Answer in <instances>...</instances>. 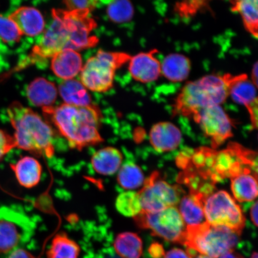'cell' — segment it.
Listing matches in <instances>:
<instances>
[{"instance_id": "cell-23", "label": "cell", "mask_w": 258, "mask_h": 258, "mask_svg": "<svg viewBox=\"0 0 258 258\" xmlns=\"http://www.w3.org/2000/svg\"><path fill=\"white\" fill-rule=\"evenodd\" d=\"M230 3L231 11L240 15L245 29L253 37L258 38V0H242Z\"/></svg>"}, {"instance_id": "cell-26", "label": "cell", "mask_w": 258, "mask_h": 258, "mask_svg": "<svg viewBox=\"0 0 258 258\" xmlns=\"http://www.w3.org/2000/svg\"><path fill=\"white\" fill-rule=\"evenodd\" d=\"M230 96L234 102L246 107L257 96L256 88L246 74H240L235 76L231 84Z\"/></svg>"}, {"instance_id": "cell-16", "label": "cell", "mask_w": 258, "mask_h": 258, "mask_svg": "<svg viewBox=\"0 0 258 258\" xmlns=\"http://www.w3.org/2000/svg\"><path fill=\"white\" fill-rule=\"evenodd\" d=\"M123 157L117 148L105 147L93 155L91 163L93 169L99 175H114L120 169Z\"/></svg>"}, {"instance_id": "cell-29", "label": "cell", "mask_w": 258, "mask_h": 258, "mask_svg": "<svg viewBox=\"0 0 258 258\" xmlns=\"http://www.w3.org/2000/svg\"><path fill=\"white\" fill-rule=\"evenodd\" d=\"M106 14L111 21L122 24L130 21L134 15V8L130 2L126 0L113 1L109 3Z\"/></svg>"}, {"instance_id": "cell-12", "label": "cell", "mask_w": 258, "mask_h": 258, "mask_svg": "<svg viewBox=\"0 0 258 258\" xmlns=\"http://www.w3.org/2000/svg\"><path fill=\"white\" fill-rule=\"evenodd\" d=\"M156 49L138 53L129 60V72L135 80L143 83L154 82L161 74V63L155 54Z\"/></svg>"}, {"instance_id": "cell-27", "label": "cell", "mask_w": 258, "mask_h": 258, "mask_svg": "<svg viewBox=\"0 0 258 258\" xmlns=\"http://www.w3.org/2000/svg\"><path fill=\"white\" fill-rule=\"evenodd\" d=\"M145 180L143 170L136 163H125L118 171V184L127 191H133L143 186Z\"/></svg>"}, {"instance_id": "cell-28", "label": "cell", "mask_w": 258, "mask_h": 258, "mask_svg": "<svg viewBox=\"0 0 258 258\" xmlns=\"http://www.w3.org/2000/svg\"><path fill=\"white\" fill-rule=\"evenodd\" d=\"M115 208L121 215L133 218L143 212L140 196L134 191L121 193L116 199Z\"/></svg>"}, {"instance_id": "cell-38", "label": "cell", "mask_w": 258, "mask_h": 258, "mask_svg": "<svg viewBox=\"0 0 258 258\" xmlns=\"http://www.w3.org/2000/svg\"><path fill=\"white\" fill-rule=\"evenodd\" d=\"M250 217L253 224L258 227V201L251 208Z\"/></svg>"}, {"instance_id": "cell-10", "label": "cell", "mask_w": 258, "mask_h": 258, "mask_svg": "<svg viewBox=\"0 0 258 258\" xmlns=\"http://www.w3.org/2000/svg\"><path fill=\"white\" fill-rule=\"evenodd\" d=\"M194 120L201 125L204 134L211 139L213 149L233 137V123L220 105L209 106L203 109Z\"/></svg>"}, {"instance_id": "cell-15", "label": "cell", "mask_w": 258, "mask_h": 258, "mask_svg": "<svg viewBox=\"0 0 258 258\" xmlns=\"http://www.w3.org/2000/svg\"><path fill=\"white\" fill-rule=\"evenodd\" d=\"M83 67L82 56L75 50H64L51 58V70L64 80L73 79L81 73Z\"/></svg>"}, {"instance_id": "cell-11", "label": "cell", "mask_w": 258, "mask_h": 258, "mask_svg": "<svg viewBox=\"0 0 258 258\" xmlns=\"http://www.w3.org/2000/svg\"><path fill=\"white\" fill-rule=\"evenodd\" d=\"M24 216L8 208L0 209V253H8L18 246L24 230Z\"/></svg>"}, {"instance_id": "cell-9", "label": "cell", "mask_w": 258, "mask_h": 258, "mask_svg": "<svg viewBox=\"0 0 258 258\" xmlns=\"http://www.w3.org/2000/svg\"><path fill=\"white\" fill-rule=\"evenodd\" d=\"M143 212L155 213L170 207H175L180 202L182 189L170 185L162 179L160 173L154 172L145 179L138 192Z\"/></svg>"}, {"instance_id": "cell-13", "label": "cell", "mask_w": 258, "mask_h": 258, "mask_svg": "<svg viewBox=\"0 0 258 258\" xmlns=\"http://www.w3.org/2000/svg\"><path fill=\"white\" fill-rule=\"evenodd\" d=\"M150 141L157 152H168L179 147L182 141V134L172 122H160L151 128Z\"/></svg>"}, {"instance_id": "cell-37", "label": "cell", "mask_w": 258, "mask_h": 258, "mask_svg": "<svg viewBox=\"0 0 258 258\" xmlns=\"http://www.w3.org/2000/svg\"><path fill=\"white\" fill-rule=\"evenodd\" d=\"M150 251V254L154 257H160L164 254L163 247L157 243L151 245Z\"/></svg>"}, {"instance_id": "cell-5", "label": "cell", "mask_w": 258, "mask_h": 258, "mask_svg": "<svg viewBox=\"0 0 258 258\" xmlns=\"http://www.w3.org/2000/svg\"><path fill=\"white\" fill-rule=\"evenodd\" d=\"M238 236L227 228L205 222L198 225L187 226L181 244L203 255L219 258L233 251Z\"/></svg>"}, {"instance_id": "cell-1", "label": "cell", "mask_w": 258, "mask_h": 258, "mask_svg": "<svg viewBox=\"0 0 258 258\" xmlns=\"http://www.w3.org/2000/svg\"><path fill=\"white\" fill-rule=\"evenodd\" d=\"M90 13L88 11L53 9L52 22L19 67L52 58L64 50L77 51L95 47L99 40L91 35L96 27V22L90 17Z\"/></svg>"}, {"instance_id": "cell-17", "label": "cell", "mask_w": 258, "mask_h": 258, "mask_svg": "<svg viewBox=\"0 0 258 258\" xmlns=\"http://www.w3.org/2000/svg\"><path fill=\"white\" fill-rule=\"evenodd\" d=\"M16 179L20 185L27 188H31L40 182L42 166L35 158L25 156L15 164H11Z\"/></svg>"}, {"instance_id": "cell-20", "label": "cell", "mask_w": 258, "mask_h": 258, "mask_svg": "<svg viewBox=\"0 0 258 258\" xmlns=\"http://www.w3.org/2000/svg\"><path fill=\"white\" fill-rule=\"evenodd\" d=\"M161 74L172 82L185 80L191 72V62L186 56L179 53H172L164 58L161 63Z\"/></svg>"}, {"instance_id": "cell-21", "label": "cell", "mask_w": 258, "mask_h": 258, "mask_svg": "<svg viewBox=\"0 0 258 258\" xmlns=\"http://www.w3.org/2000/svg\"><path fill=\"white\" fill-rule=\"evenodd\" d=\"M205 201L203 197L192 193L183 197L180 201L179 211L183 221L188 226L203 223Z\"/></svg>"}, {"instance_id": "cell-2", "label": "cell", "mask_w": 258, "mask_h": 258, "mask_svg": "<svg viewBox=\"0 0 258 258\" xmlns=\"http://www.w3.org/2000/svg\"><path fill=\"white\" fill-rule=\"evenodd\" d=\"M48 124L69 143L71 148L79 151L104 142L100 133L102 114L98 106H79L63 104L43 108Z\"/></svg>"}, {"instance_id": "cell-41", "label": "cell", "mask_w": 258, "mask_h": 258, "mask_svg": "<svg viewBox=\"0 0 258 258\" xmlns=\"http://www.w3.org/2000/svg\"><path fill=\"white\" fill-rule=\"evenodd\" d=\"M252 171L254 174H255L256 176L258 178V157H257L256 160L254 161L253 164V166L252 167Z\"/></svg>"}, {"instance_id": "cell-43", "label": "cell", "mask_w": 258, "mask_h": 258, "mask_svg": "<svg viewBox=\"0 0 258 258\" xmlns=\"http://www.w3.org/2000/svg\"><path fill=\"white\" fill-rule=\"evenodd\" d=\"M251 258H258V253H254Z\"/></svg>"}, {"instance_id": "cell-42", "label": "cell", "mask_w": 258, "mask_h": 258, "mask_svg": "<svg viewBox=\"0 0 258 258\" xmlns=\"http://www.w3.org/2000/svg\"><path fill=\"white\" fill-rule=\"evenodd\" d=\"M195 258H211V257H208L207 256L203 255V254H199V255L196 257Z\"/></svg>"}, {"instance_id": "cell-32", "label": "cell", "mask_w": 258, "mask_h": 258, "mask_svg": "<svg viewBox=\"0 0 258 258\" xmlns=\"http://www.w3.org/2000/svg\"><path fill=\"white\" fill-rule=\"evenodd\" d=\"M16 148L14 138L0 129V161Z\"/></svg>"}, {"instance_id": "cell-8", "label": "cell", "mask_w": 258, "mask_h": 258, "mask_svg": "<svg viewBox=\"0 0 258 258\" xmlns=\"http://www.w3.org/2000/svg\"><path fill=\"white\" fill-rule=\"evenodd\" d=\"M205 217L208 223L223 227L240 235L245 225V217L240 206L225 191L212 193L206 199Z\"/></svg>"}, {"instance_id": "cell-24", "label": "cell", "mask_w": 258, "mask_h": 258, "mask_svg": "<svg viewBox=\"0 0 258 258\" xmlns=\"http://www.w3.org/2000/svg\"><path fill=\"white\" fill-rule=\"evenodd\" d=\"M114 248L121 258H141L143 253V241L137 233L124 232L116 237Z\"/></svg>"}, {"instance_id": "cell-25", "label": "cell", "mask_w": 258, "mask_h": 258, "mask_svg": "<svg viewBox=\"0 0 258 258\" xmlns=\"http://www.w3.org/2000/svg\"><path fill=\"white\" fill-rule=\"evenodd\" d=\"M80 250L77 242L64 232H61L51 241L49 249L47 251V258H79Z\"/></svg>"}, {"instance_id": "cell-14", "label": "cell", "mask_w": 258, "mask_h": 258, "mask_svg": "<svg viewBox=\"0 0 258 258\" xmlns=\"http://www.w3.org/2000/svg\"><path fill=\"white\" fill-rule=\"evenodd\" d=\"M8 18L21 34L35 37L44 31V19L40 12L31 7H21L12 13Z\"/></svg>"}, {"instance_id": "cell-36", "label": "cell", "mask_w": 258, "mask_h": 258, "mask_svg": "<svg viewBox=\"0 0 258 258\" xmlns=\"http://www.w3.org/2000/svg\"><path fill=\"white\" fill-rule=\"evenodd\" d=\"M9 258H37L30 251L23 249H16L12 251Z\"/></svg>"}, {"instance_id": "cell-40", "label": "cell", "mask_w": 258, "mask_h": 258, "mask_svg": "<svg viewBox=\"0 0 258 258\" xmlns=\"http://www.w3.org/2000/svg\"><path fill=\"white\" fill-rule=\"evenodd\" d=\"M219 258H244L239 253L234 252L233 251H229V252L223 254Z\"/></svg>"}, {"instance_id": "cell-7", "label": "cell", "mask_w": 258, "mask_h": 258, "mask_svg": "<svg viewBox=\"0 0 258 258\" xmlns=\"http://www.w3.org/2000/svg\"><path fill=\"white\" fill-rule=\"evenodd\" d=\"M134 219L138 228L149 230L154 236L181 244L186 227L176 207H170L155 213L142 212Z\"/></svg>"}, {"instance_id": "cell-19", "label": "cell", "mask_w": 258, "mask_h": 258, "mask_svg": "<svg viewBox=\"0 0 258 258\" xmlns=\"http://www.w3.org/2000/svg\"><path fill=\"white\" fill-rule=\"evenodd\" d=\"M231 180L232 192L237 201L250 202L258 198V178L251 169H247Z\"/></svg>"}, {"instance_id": "cell-31", "label": "cell", "mask_w": 258, "mask_h": 258, "mask_svg": "<svg viewBox=\"0 0 258 258\" xmlns=\"http://www.w3.org/2000/svg\"><path fill=\"white\" fill-rule=\"evenodd\" d=\"M208 2L202 1L183 2L177 3L176 11L182 17L188 18L197 14V12L206 7Z\"/></svg>"}, {"instance_id": "cell-6", "label": "cell", "mask_w": 258, "mask_h": 258, "mask_svg": "<svg viewBox=\"0 0 258 258\" xmlns=\"http://www.w3.org/2000/svg\"><path fill=\"white\" fill-rule=\"evenodd\" d=\"M131 58L127 53L99 50L84 64L80 73L81 82L91 91H108L113 86L116 70Z\"/></svg>"}, {"instance_id": "cell-3", "label": "cell", "mask_w": 258, "mask_h": 258, "mask_svg": "<svg viewBox=\"0 0 258 258\" xmlns=\"http://www.w3.org/2000/svg\"><path fill=\"white\" fill-rule=\"evenodd\" d=\"M235 76L230 74L209 75L187 82L174 102L173 115L195 120L203 109L223 104L230 96Z\"/></svg>"}, {"instance_id": "cell-39", "label": "cell", "mask_w": 258, "mask_h": 258, "mask_svg": "<svg viewBox=\"0 0 258 258\" xmlns=\"http://www.w3.org/2000/svg\"><path fill=\"white\" fill-rule=\"evenodd\" d=\"M251 79L254 86L258 89V62L254 64L252 72H251Z\"/></svg>"}, {"instance_id": "cell-34", "label": "cell", "mask_w": 258, "mask_h": 258, "mask_svg": "<svg viewBox=\"0 0 258 258\" xmlns=\"http://www.w3.org/2000/svg\"><path fill=\"white\" fill-rule=\"evenodd\" d=\"M246 108L249 112L251 125L254 128L258 129V96Z\"/></svg>"}, {"instance_id": "cell-33", "label": "cell", "mask_w": 258, "mask_h": 258, "mask_svg": "<svg viewBox=\"0 0 258 258\" xmlns=\"http://www.w3.org/2000/svg\"><path fill=\"white\" fill-rule=\"evenodd\" d=\"M69 11H88L91 12L94 10L98 2L91 0H82V1L63 2Z\"/></svg>"}, {"instance_id": "cell-35", "label": "cell", "mask_w": 258, "mask_h": 258, "mask_svg": "<svg viewBox=\"0 0 258 258\" xmlns=\"http://www.w3.org/2000/svg\"><path fill=\"white\" fill-rule=\"evenodd\" d=\"M164 258H193L188 252L181 249H173L164 254Z\"/></svg>"}, {"instance_id": "cell-18", "label": "cell", "mask_w": 258, "mask_h": 258, "mask_svg": "<svg viewBox=\"0 0 258 258\" xmlns=\"http://www.w3.org/2000/svg\"><path fill=\"white\" fill-rule=\"evenodd\" d=\"M27 94L32 104L43 108L53 106L57 98V89L53 83L39 77L29 85Z\"/></svg>"}, {"instance_id": "cell-4", "label": "cell", "mask_w": 258, "mask_h": 258, "mask_svg": "<svg viewBox=\"0 0 258 258\" xmlns=\"http://www.w3.org/2000/svg\"><path fill=\"white\" fill-rule=\"evenodd\" d=\"M8 114L15 131L16 148L36 156H53L54 132L47 121L32 109L15 101L9 105Z\"/></svg>"}, {"instance_id": "cell-22", "label": "cell", "mask_w": 258, "mask_h": 258, "mask_svg": "<svg viewBox=\"0 0 258 258\" xmlns=\"http://www.w3.org/2000/svg\"><path fill=\"white\" fill-rule=\"evenodd\" d=\"M58 90L64 104L79 106L91 105L92 99L88 90L78 80H64Z\"/></svg>"}, {"instance_id": "cell-30", "label": "cell", "mask_w": 258, "mask_h": 258, "mask_svg": "<svg viewBox=\"0 0 258 258\" xmlns=\"http://www.w3.org/2000/svg\"><path fill=\"white\" fill-rule=\"evenodd\" d=\"M22 35L15 25L8 18L0 14V38L6 43H16L20 40Z\"/></svg>"}]
</instances>
